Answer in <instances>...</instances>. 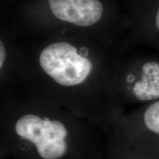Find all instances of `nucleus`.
I'll return each instance as SVG.
<instances>
[{
  "instance_id": "obj_1",
  "label": "nucleus",
  "mask_w": 159,
  "mask_h": 159,
  "mask_svg": "<svg viewBox=\"0 0 159 159\" xmlns=\"http://www.w3.org/2000/svg\"><path fill=\"white\" fill-rule=\"evenodd\" d=\"M111 134L41 96L3 99L0 159H107Z\"/></svg>"
},
{
  "instance_id": "obj_2",
  "label": "nucleus",
  "mask_w": 159,
  "mask_h": 159,
  "mask_svg": "<svg viewBox=\"0 0 159 159\" xmlns=\"http://www.w3.org/2000/svg\"><path fill=\"white\" fill-rule=\"evenodd\" d=\"M39 66L43 76L61 90L53 102L89 122L82 89L94 77L92 61L70 43L57 42L41 51Z\"/></svg>"
},
{
  "instance_id": "obj_3",
  "label": "nucleus",
  "mask_w": 159,
  "mask_h": 159,
  "mask_svg": "<svg viewBox=\"0 0 159 159\" xmlns=\"http://www.w3.org/2000/svg\"><path fill=\"white\" fill-rule=\"evenodd\" d=\"M49 4L57 19L80 27L94 25L103 13L99 0H49Z\"/></svg>"
},
{
  "instance_id": "obj_4",
  "label": "nucleus",
  "mask_w": 159,
  "mask_h": 159,
  "mask_svg": "<svg viewBox=\"0 0 159 159\" xmlns=\"http://www.w3.org/2000/svg\"><path fill=\"white\" fill-rule=\"evenodd\" d=\"M131 94L141 102L159 99V63L149 61L141 68L140 77L131 85Z\"/></svg>"
},
{
  "instance_id": "obj_5",
  "label": "nucleus",
  "mask_w": 159,
  "mask_h": 159,
  "mask_svg": "<svg viewBox=\"0 0 159 159\" xmlns=\"http://www.w3.org/2000/svg\"><path fill=\"white\" fill-rule=\"evenodd\" d=\"M142 123L148 132L159 136V100L145 108L142 114Z\"/></svg>"
},
{
  "instance_id": "obj_6",
  "label": "nucleus",
  "mask_w": 159,
  "mask_h": 159,
  "mask_svg": "<svg viewBox=\"0 0 159 159\" xmlns=\"http://www.w3.org/2000/svg\"><path fill=\"white\" fill-rule=\"evenodd\" d=\"M107 159H127L123 155L120 150H118L116 147L114 146L110 142V146H109L108 154Z\"/></svg>"
},
{
  "instance_id": "obj_7",
  "label": "nucleus",
  "mask_w": 159,
  "mask_h": 159,
  "mask_svg": "<svg viewBox=\"0 0 159 159\" xmlns=\"http://www.w3.org/2000/svg\"><path fill=\"white\" fill-rule=\"evenodd\" d=\"M6 61V50L2 41L0 42V69L2 68Z\"/></svg>"
},
{
  "instance_id": "obj_8",
  "label": "nucleus",
  "mask_w": 159,
  "mask_h": 159,
  "mask_svg": "<svg viewBox=\"0 0 159 159\" xmlns=\"http://www.w3.org/2000/svg\"><path fill=\"white\" fill-rule=\"evenodd\" d=\"M156 26L158 27V29L159 30V8L157 11L156 13Z\"/></svg>"
}]
</instances>
